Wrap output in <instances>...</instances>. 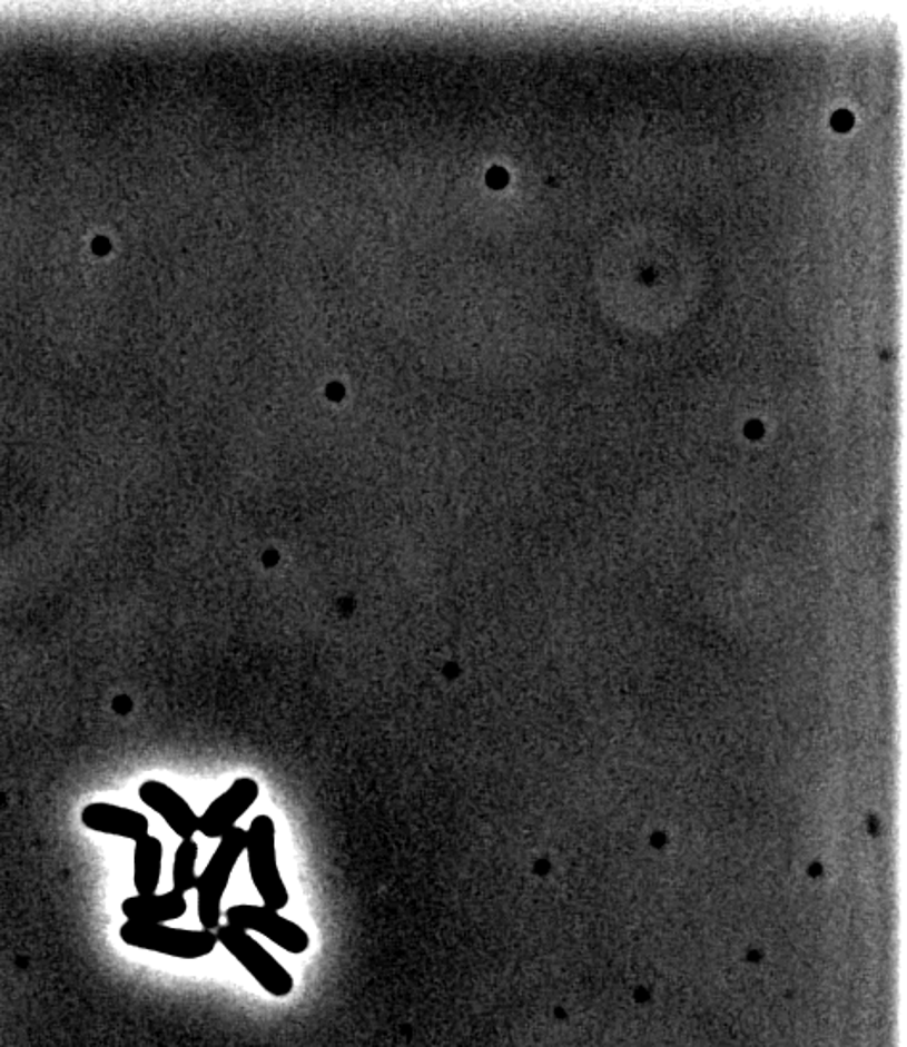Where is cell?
I'll list each match as a JSON object with an SVG mask.
<instances>
[{
  "instance_id": "15",
  "label": "cell",
  "mask_w": 907,
  "mask_h": 1047,
  "mask_svg": "<svg viewBox=\"0 0 907 1047\" xmlns=\"http://www.w3.org/2000/svg\"><path fill=\"white\" fill-rule=\"evenodd\" d=\"M265 566H275L278 562L277 551H267L264 555Z\"/></svg>"
},
{
  "instance_id": "2",
  "label": "cell",
  "mask_w": 907,
  "mask_h": 1047,
  "mask_svg": "<svg viewBox=\"0 0 907 1047\" xmlns=\"http://www.w3.org/2000/svg\"><path fill=\"white\" fill-rule=\"evenodd\" d=\"M219 840V847L215 848L211 860L196 881L198 919L206 930H217L221 927L223 895L229 887L233 869L246 852V831L240 827H233Z\"/></svg>"
},
{
  "instance_id": "11",
  "label": "cell",
  "mask_w": 907,
  "mask_h": 1047,
  "mask_svg": "<svg viewBox=\"0 0 907 1047\" xmlns=\"http://www.w3.org/2000/svg\"><path fill=\"white\" fill-rule=\"evenodd\" d=\"M196 861H198V844L195 840H183L174 860V890L179 895H187L193 888H196L198 875H196Z\"/></svg>"
},
{
  "instance_id": "12",
  "label": "cell",
  "mask_w": 907,
  "mask_h": 1047,
  "mask_svg": "<svg viewBox=\"0 0 907 1047\" xmlns=\"http://www.w3.org/2000/svg\"><path fill=\"white\" fill-rule=\"evenodd\" d=\"M831 126L835 131L846 132L854 127V116L850 111L838 110L831 119Z\"/></svg>"
},
{
  "instance_id": "1",
  "label": "cell",
  "mask_w": 907,
  "mask_h": 1047,
  "mask_svg": "<svg viewBox=\"0 0 907 1047\" xmlns=\"http://www.w3.org/2000/svg\"><path fill=\"white\" fill-rule=\"evenodd\" d=\"M246 853H248L249 877L264 906L270 909H285L288 906L286 888L277 863V827L269 816L252 819L246 831Z\"/></svg>"
},
{
  "instance_id": "6",
  "label": "cell",
  "mask_w": 907,
  "mask_h": 1047,
  "mask_svg": "<svg viewBox=\"0 0 907 1047\" xmlns=\"http://www.w3.org/2000/svg\"><path fill=\"white\" fill-rule=\"evenodd\" d=\"M259 797V784L249 779L240 777L235 783L230 784L221 797L215 798L208 806V810L201 813L198 831L208 837V839H221L223 834L236 827L238 819L248 812Z\"/></svg>"
},
{
  "instance_id": "9",
  "label": "cell",
  "mask_w": 907,
  "mask_h": 1047,
  "mask_svg": "<svg viewBox=\"0 0 907 1047\" xmlns=\"http://www.w3.org/2000/svg\"><path fill=\"white\" fill-rule=\"evenodd\" d=\"M187 908L185 895L171 890L166 895L131 896L121 903V913L127 917V921L166 925L185 916Z\"/></svg>"
},
{
  "instance_id": "5",
  "label": "cell",
  "mask_w": 907,
  "mask_h": 1047,
  "mask_svg": "<svg viewBox=\"0 0 907 1047\" xmlns=\"http://www.w3.org/2000/svg\"><path fill=\"white\" fill-rule=\"evenodd\" d=\"M225 919L229 927L240 930H254L264 937L269 938L270 942L277 944L278 948L299 956L309 948V935L299 927L298 922L286 919L280 916L277 909L267 908V906H252V903H240V906H230L225 911Z\"/></svg>"
},
{
  "instance_id": "13",
  "label": "cell",
  "mask_w": 907,
  "mask_h": 1047,
  "mask_svg": "<svg viewBox=\"0 0 907 1047\" xmlns=\"http://www.w3.org/2000/svg\"><path fill=\"white\" fill-rule=\"evenodd\" d=\"M509 182V175L501 167H493L487 174V185L492 188H503Z\"/></svg>"
},
{
  "instance_id": "4",
  "label": "cell",
  "mask_w": 907,
  "mask_h": 1047,
  "mask_svg": "<svg viewBox=\"0 0 907 1047\" xmlns=\"http://www.w3.org/2000/svg\"><path fill=\"white\" fill-rule=\"evenodd\" d=\"M215 935L217 942L223 944V948L243 965L265 992L275 998H286L294 990V978L286 971L285 965L278 964L246 930L225 925L215 930Z\"/></svg>"
},
{
  "instance_id": "16",
  "label": "cell",
  "mask_w": 907,
  "mask_h": 1047,
  "mask_svg": "<svg viewBox=\"0 0 907 1047\" xmlns=\"http://www.w3.org/2000/svg\"><path fill=\"white\" fill-rule=\"evenodd\" d=\"M664 842H666L664 832H654V834H652V844H654V847H659V844L660 847H662Z\"/></svg>"
},
{
  "instance_id": "18",
  "label": "cell",
  "mask_w": 907,
  "mask_h": 1047,
  "mask_svg": "<svg viewBox=\"0 0 907 1047\" xmlns=\"http://www.w3.org/2000/svg\"><path fill=\"white\" fill-rule=\"evenodd\" d=\"M748 959H750V961H758V959H760V954H756V951L752 954V951H750V954H748Z\"/></svg>"
},
{
  "instance_id": "3",
  "label": "cell",
  "mask_w": 907,
  "mask_h": 1047,
  "mask_svg": "<svg viewBox=\"0 0 907 1047\" xmlns=\"http://www.w3.org/2000/svg\"><path fill=\"white\" fill-rule=\"evenodd\" d=\"M119 938L131 948L156 951L185 961L209 956L219 944L214 930L175 929L156 922L137 921H125L119 927Z\"/></svg>"
},
{
  "instance_id": "17",
  "label": "cell",
  "mask_w": 907,
  "mask_h": 1047,
  "mask_svg": "<svg viewBox=\"0 0 907 1047\" xmlns=\"http://www.w3.org/2000/svg\"><path fill=\"white\" fill-rule=\"evenodd\" d=\"M810 873L811 875L821 873V866H819V863H814V866L810 867Z\"/></svg>"
},
{
  "instance_id": "8",
  "label": "cell",
  "mask_w": 907,
  "mask_h": 1047,
  "mask_svg": "<svg viewBox=\"0 0 907 1047\" xmlns=\"http://www.w3.org/2000/svg\"><path fill=\"white\" fill-rule=\"evenodd\" d=\"M81 821L90 831L111 834L119 839L137 840L148 837L150 821L145 813L135 812L131 808L108 804V802H92L85 806Z\"/></svg>"
},
{
  "instance_id": "10",
  "label": "cell",
  "mask_w": 907,
  "mask_h": 1047,
  "mask_svg": "<svg viewBox=\"0 0 907 1047\" xmlns=\"http://www.w3.org/2000/svg\"><path fill=\"white\" fill-rule=\"evenodd\" d=\"M164 847L161 840L148 834L135 842L132 853V885L139 896L156 895L160 887Z\"/></svg>"
},
{
  "instance_id": "7",
  "label": "cell",
  "mask_w": 907,
  "mask_h": 1047,
  "mask_svg": "<svg viewBox=\"0 0 907 1047\" xmlns=\"http://www.w3.org/2000/svg\"><path fill=\"white\" fill-rule=\"evenodd\" d=\"M139 798L142 804L154 812L160 813L171 831L183 840L193 839L198 832L200 818L196 816L193 806L188 804L179 792L161 781H145L140 784Z\"/></svg>"
},
{
  "instance_id": "14",
  "label": "cell",
  "mask_w": 907,
  "mask_h": 1047,
  "mask_svg": "<svg viewBox=\"0 0 907 1047\" xmlns=\"http://www.w3.org/2000/svg\"><path fill=\"white\" fill-rule=\"evenodd\" d=\"M326 394H328V397H331V399H334V402H338V399H342V397H344V386H342V384H338V382H334V384H331V386H328V389H326Z\"/></svg>"
}]
</instances>
